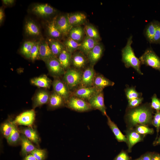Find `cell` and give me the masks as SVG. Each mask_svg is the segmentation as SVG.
<instances>
[{
  "label": "cell",
  "mask_w": 160,
  "mask_h": 160,
  "mask_svg": "<svg viewBox=\"0 0 160 160\" xmlns=\"http://www.w3.org/2000/svg\"><path fill=\"white\" fill-rule=\"evenodd\" d=\"M50 95L47 91L41 90L36 94L34 100V107H36L47 103L49 101Z\"/></svg>",
  "instance_id": "obj_23"
},
{
  "label": "cell",
  "mask_w": 160,
  "mask_h": 160,
  "mask_svg": "<svg viewBox=\"0 0 160 160\" xmlns=\"http://www.w3.org/2000/svg\"><path fill=\"white\" fill-rule=\"evenodd\" d=\"M153 113L150 104L146 103L134 108H128L125 118L130 126L139 124L146 126L152 123Z\"/></svg>",
  "instance_id": "obj_1"
},
{
  "label": "cell",
  "mask_w": 160,
  "mask_h": 160,
  "mask_svg": "<svg viewBox=\"0 0 160 160\" xmlns=\"http://www.w3.org/2000/svg\"><path fill=\"white\" fill-rule=\"evenodd\" d=\"M135 131L141 135L152 134L154 133L153 129L150 128L146 125H142L137 126Z\"/></svg>",
  "instance_id": "obj_39"
},
{
  "label": "cell",
  "mask_w": 160,
  "mask_h": 160,
  "mask_svg": "<svg viewBox=\"0 0 160 160\" xmlns=\"http://www.w3.org/2000/svg\"><path fill=\"white\" fill-rule=\"evenodd\" d=\"M159 21L153 20L148 23L145 26L143 34L147 40L152 43L155 31Z\"/></svg>",
  "instance_id": "obj_19"
},
{
  "label": "cell",
  "mask_w": 160,
  "mask_h": 160,
  "mask_svg": "<svg viewBox=\"0 0 160 160\" xmlns=\"http://www.w3.org/2000/svg\"><path fill=\"white\" fill-rule=\"evenodd\" d=\"M151 152H148L143 155L141 156L143 160H151Z\"/></svg>",
  "instance_id": "obj_47"
},
{
  "label": "cell",
  "mask_w": 160,
  "mask_h": 160,
  "mask_svg": "<svg viewBox=\"0 0 160 160\" xmlns=\"http://www.w3.org/2000/svg\"><path fill=\"white\" fill-rule=\"evenodd\" d=\"M127 136L128 146V151L130 152L133 146L136 143L142 141L143 137L136 131L132 130L128 132Z\"/></svg>",
  "instance_id": "obj_20"
},
{
  "label": "cell",
  "mask_w": 160,
  "mask_h": 160,
  "mask_svg": "<svg viewBox=\"0 0 160 160\" xmlns=\"http://www.w3.org/2000/svg\"><path fill=\"white\" fill-rule=\"evenodd\" d=\"M37 160H44L46 157V152L44 150L36 148L30 153Z\"/></svg>",
  "instance_id": "obj_41"
},
{
  "label": "cell",
  "mask_w": 160,
  "mask_h": 160,
  "mask_svg": "<svg viewBox=\"0 0 160 160\" xmlns=\"http://www.w3.org/2000/svg\"><path fill=\"white\" fill-rule=\"evenodd\" d=\"M103 45L98 42L87 55L91 65L94 66L102 57L104 51Z\"/></svg>",
  "instance_id": "obj_14"
},
{
  "label": "cell",
  "mask_w": 160,
  "mask_h": 160,
  "mask_svg": "<svg viewBox=\"0 0 160 160\" xmlns=\"http://www.w3.org/2000/svg\"><path fill=\"white\" fill-rule=\"evenodd\" d=\"M100 90L94 86L88 87H79L75 90L72 95L87 101Z\"/></svg>",
  "instance_id": "obj_10"
},
{
  "label": "cell",
  "mask_w": 160,
  "mask_h": 160,
  "mask_svg": "<svg viewBox=\"0 0 160 160\" xmlns=\"http://www.w3.org/2000/svg\"><path fill=\"white\" fill-rule=\"evenodd\" d=\"M31 82L36 86L45 88H49L51 84L50 79L45 75L33 78L31 80Z\"/></svg>",
  "instance_id": "obj_28"
},
{
  "label": "cell",
  "mask_w": 160,
  "mask_h": 160,
  "mask_svg": "<svg viewBox=\"0 0 160 160\" xmlns=\"http://www.w3.org/2000/svg\"><path fill=\"white\" fill-rule=\"evenodd\" d=\"M7 139L8 143L12 145L17 144L20 140V136L17 125L15 124L11 133Z\"/></svg>",
  "instance_id": "obj_37"
},
{
  "label": "cell",
  "mask_w": 160,
  "mask_h": 160,
  "mask_svg": "<svg viewBox=\"0 0 160 160\" xmlns=\"http://www.w3.org/2000/svg\"><path fill=\"white\" fill-rule=\"evenodd\" d=\"M151 160H160V153L156 152L152 153Z\"/></svg>",
  "instance_id": "obj_48"
},
{
  "label": "cell",
  "mask_w": 160,
  "mask_h": 160,
  "mask_svg": "<svg viewBox=\"0 0 160 160\" xmlns=\"http://www.w3.org/2000/svg\"><path fill=\"white\" fill-rule=\"evenodd\" d=\"M56 17L49 22L47 26V31L49 35L53 39H59L63 36L56 27L55 24Z\"/></svg>",
  "instance_id": "obj_30"
},
{
  "label": "cell",
  "mask_w": 160,
  "mask_h": 160,
  "mask_svg": "<svg viewBox=\"0 0 160 160\" xmlns=\"http://www.w3.org/2000/svg\"><path fill=\"white\" fill-rule=\"evenodd\" d=\"M52 84L55 92L62 97L64 100L67 101L71 96V93L64 82L59 79H56L54 81Z\"/></svg>",
  "instance_id": "obj_11"
},
{
  "label": "cell",
  "mask_w": 160,
  "mask_h": 160,
  "mask_svg": "<svg viewBox=\"0 0 160 160\" xmlns=\"http://www.w3.org/2000/svg\"><path fill=\"white\" fill-rule=\"evenodd\" d=\"M3 3L6 5H10L13 4L15 1L14 0H3Z\"/></svg>",
  "instance_id": "obj_49"
},
{
  "label": "cell",
  "mask_w": 160,
  "mask_h": 160,
  "mask_svg": "<svg viewBox=\"0 0 160 160\" xmlns=\"http://www.w3.org/2000/svg\"><path fill=\"white\" fill-rule=\"evenodd\" d=\"M21 132L31 142L38 145L39 139L36 131L32 128L28 127L21 130Z\"/></svg>",
  "instance_id": "obj_31"
},
{
  "label": "cell",
  "mask_w": 160,
  "mask_h": 160,
  "mask_svg": "<svg viewBox=\"0 0 160 160\" xmlns=\"http://www.w3.org/2000/svg\"><path fill=\"white\" fill-rule=\"evenodd\" d=\"M14 125L12 121L6 122L2 125L1 131L4 137L7 138L9 137L12 131Z\"/></svg>",
  "instance_id": "obj_38"
},
{
  "label": "cell",
  "mask_w": 160,
  "mask_h": 160,
  "mask_svg": "<svg viewBox=\"0 0 160 160\" xmlns=\"http://www.w3.org/2000/svg\"><path fill=\"white\" fill-rule=\"evenodd\" d=\"M24 160H37L32 154H30L26 156Z\"/></svg>",
  "instance_id": "obj_51"
},
{
  "label": "cell",
  "mask_w": 160,
  "mask_h": 160,
  "mask_svg": "<svg viewBox=\"0 0 160 160\" xmlns=\"http://www.w3.org/2000/svg\"><path fill=\"white\" fill-rule=\"evenodd\" d=\"M143 99L142 97L128 100L129 108H133L139 106L142 103Z\"/></svg>",
  "instance_id": "obj_44"
},
{
  "label": "cell",
  "mask_w": 160,
  "mask_h": 160,
  "mask_svg": "<svg viewBox=\"0 0 160 160\" xmlns=\"http://www.w3.org/2000/svg\"><path fill=\"white\" fill-rule=\"evenodd\" d=\"M86 63V58L81 52H76L72 56V64L76 69L79 70L83 68Z\"/></svg>",
  "instance_id": "obj_21"
},
{
  "label": "cell",
  "mask_w": 160,
  "mask_h": 160,
  "mask_svg": "<svg viewBox=\"0 0 160 160\" xmlns=\"http://www.w3.org/2000/svg\"><path fill=\"white\" fill-rule=\"evenodd\" d=\"M130 159L127 153L124 151L120 152L114 160H130Z\"/></svg>",
  "instance_id": "obj_46"
},
{
  "label": "cell",
  "mask_w": 160,
  "mask_h": 160,
  "mask_svg": "<svg viewBox=\"0 0 160 160\" xmlns=\"http://www.w3.org/2000/svg\"><path fill=\"white\" fill-rule=\"evenodd\" d=\"M143 160V158L141 156L140 157V158L137 159L135 160Z\"/></svg>",
  "instance_id": "obj_53"
},
{
  "label": "cell",
  "mask_w": 160,
  "mask_h": 160,
  "mask_svg": "<svg viewBox=\"0 0 160 160\" xmlns=\"http://www.w3.org/2000/svg\"><path fill=\"white\" fill-rule=\"evenodd\" d=\"M82 72L75 68H68L64 74L63 81L70 90L75 89L80 86Z\"/></svg>",
  "instance_id": "obj_3"
},
{
  "label": "cell",
  "mask_w": 160,
  "mask_h": 160,
  "mask_svg": "<svg viewBox=\"0 0 160 160\" xmlns=\"http://www.w3.org/2000/svg\"><path fill=\"white\" fill-rule=\"evenodd\" d=\"M64 100L62 97L55 92L50 95L49 101L51 107L57 108L63 104Z\"/></svg>",
  "instance_id": "obj_33"
},
{
  "label": "cell",
  "mask_w": 160,
  "mask_h": 160,
  "mask_svg": "<svg viewBox=\"0 0 160 160\" xmlns=\"http://www.w3.org/2000/svg\"><path fill=\"white\" fill-rule=\"evenodd\" d=\"M35 116L34 110L27 111L17 116L12 122L16 125H22L30 127L33 124Z\"/></svg>",
  "instance_id": "obj_6"
},
{
  "label": "cell",
  "mask_w": 160,
  "mask_h": 160,
  "mask_svg": "<svg viewBox=\"0 0 160 160\" xmlns=\"http://www.w3.org/2000/svg\"><path fill=\"white\" fill-rule=\"evenodd\" d=\"M48 42L53 55L57 57L65 49L63 44L55 39H49Z\"/></svg>",
  "instance_id": "obj_24"
},
{
  "label": "cell",
  "mask_w": 160,
  "mask_h": 160,
  "mask_svg": "<svg viewBox=\"0 0 160 160\" xmlns=\"http://www.w3.org/2000/svg\"><path fill=\"white\" fill-rule=\"evenodd\" d=\"M32 11L36 15L41 17H47L54 14L55 9L47 4H37L34 5Z\"/></svg>",
  "instance_id": "obj_13"
},
{
  "label": "cell",
  "mask_w": 160,
  "mask_h": 160,
  "mask_svg": "<svg viewBox=\"0 0 160 160\" xmlns=\"http://www.w3.org/2000/svg\"><path fill=\"white\" fill-rule=\"evenodd\" d=\"M26 33L28 35L36 36L40 33V29L37 25L32 20L26 21L25 26Z\"/></svg>",
  "instance_id": "obj_29"
},
{
  "label": "cell",
  "mask_w": 160,
  "mask_h": 160,
  "mask_svg": "<svg viewBox=\"0 0 160 160\" xmlns=\"http://www.w3.org/2000/svg\"><path fill=\"white\" fill-rule=\"evenodd\" d=\"M50 73L53 76L58 77L65 73V69L57 57L54 56L45 62Z\"/></svg>",
  "instance_id": "obj_8"
},
{
  "label": "cell",
  "mask_w": 160,
  "mask_h": 160,
  "mask_svg": "<svg viewBox=\"0 0 160 160\" xmlns=\"http://www.w3.org/2000/svg\"><path fill=\"white\" fill-rule=\"evenodd\" d=\"M108 124L115 135L116 139L119 142H124L127 143V139L121 132L116 125L112 121L107 115Z\"/></svg>",
  "instance_id": "obj_22"
},
{
  "label": "cell",
  "mask_w": 160,
  "mask_h": 160,
  "mask_svg": "<svg viewBox=\"0 0 160 160\" xmlns=\"http://www.w3.org/2000/svg\"><path fill=\"white\" fill-rule=\"evenodd\" d=\"M63 44L65 49L72 54L79 49L81 43L78 42L68 37L65 41Z\"/></svg>",
  "instance_id": "obj_34"
},
{
  "label": "cell",
  "mask_w": 160,
  "mask_h": 160,
  "mask_svg": "<svg viewBox=\"0 0 160 160\" xmlns=\"http://www.w3.org/2000/svg\"><path fill=\"white\" fill-rule=\"evenodd\" d=\"M84 31L86 36L98 41L101 39L99 33L96 28L91 24L86 25L84 28Z\"/></svg>",
  "instance_id": "obj_32"
},
{
  "label": "cell",
  "mask_w": 160,
  "mask_h": 160,
  "mask_svg": "<svg viewBox=\"0 0 160 160\" xmlns=\"http://www.w3.org/2000/svg\"><path fill=\"white\" fill-rule=\"evenodd\" d=\"M21 143V153L23 156L31 153L36 149L31 142L23 134L20 136Z\"/></svg>",
  "instance_id": "obj_27"
},
{
  "label": "cell",
  "mask_w": 160,
  "mask_h": 160,
  "mask_svg": "<svg viewBox=\"0 0 160 160\" xmlns=\"http://www.w3.org/2000/svg\"><path fill=\"white\" fill-rule=\"evenodd\" d=\"M132 37V35L129 36L125 46L121 50V60L126 68L132 67L139 74L142 75L143 74L140 70L141 62L136 56L131 46Z\"/></svg>",
  "instance_id": "obj_2"
},
{
  "label": "cell",
  "mask_w": 160,
  "mask_h": 160,
  "mask_svg": "<svg viewBox=\"0 0 160 160\" xmlns=\"http://www.w3.org/2000/svg\"><path fill=\"white\" fill-rule=\"evenodd\" d=\"M4 10L2 7L0 8V23H1L3 20L4 17Z\"/></svg>",
  "instance_id": "obj_50"
},
{
  "label": "cell",
  "mask_w": 160,
  "mask_h": 160,
  "mask_svg": "<svg viewBox=\"0 0 160 160\" xmlns=\"http://www.w3.org/2000/svg\"><path fill=\"white\" fill-rule=\"evenodd\" d=\"M72 54L64 49L58 57L62 66L65 70L69 68L72 64Z\"/></svg>",
  "instance_id": "obj_25"
},
{
  "label": "cell",
  "mask_w": 160,
  "mask_h": 160,
  "mask_svg": "<svg viewBox=\"0 0 160 160\" xmlns=\"http://www.w3.org/2000/svg\"><path fill=\"white\" fill-rule=\"evenodd\" d=\"M54 56L49 47L48 41H40L39 47V57L45 62Z\"/></svg>",
  "instance_id": "obj_17"
},
{
  "label": "cell",
  "mask_w": 160,
  "mask_h": 160,
  "mask_svg": "<svg viewBox=\"0 0 160 160\" xmlns=\"http://www.w3.org/2000/svg\"><path fill=\"white\" fill-rule=\"evenodd\" d=\"M36 42L31 41H25L20 49L21 53L27 58L30 59L31 52Z\"/></svg>",
  "instance_id": "obj_36"
},
{
  "label": "cell",
  "mask_w": 160,
  "mask_h": 160,
  "mask_svg": "<svg viewBox=\"0 0 160 160\" xmlns=\"http://www.w3.org/2000/svg\"><path fill=\"white\" fill-rule=\"evenodd\" d=\"M98 42L99 41L86 36L81 43L79 49L80 52L87 55Z\"/></svg>",
  "instance_id": "obj_16"
},
{
  "label": "cell",
  "mask_w": 160,
  "mask_h": 160,
  "mask_svg": "<svg viewBox=\"0 0 160 160\" xmlns=\"http://www.w3.org/2000/svg\"><path fill=\"white\" fill-rule=\"evenodd\" d=\"M114 83L101 74H96L93 82V86L100 90H103L105 87L113 86Z\"/></svg>",
  "instance_id": "obj_15"
},
{
  "label": "cell",
  "mask_w": 160,
  "mask_h": 160,
  "mask_svg": "<svg viewBox=\"0 0 160 160\" xmlns=\"http://www.w3.org/2000/svg\"><path fill=\"white\" fill-rule=\"evenodd\" d=\"M125 92L128 100L142 97V93L137 92L135 87H130L128 85H126Z\"/></svg>",
  "instance_id": "obj_35"
},
{
  "label": "cell",
  "mask_w": 160,
  "mask_h": 160,
  "mask_svg": "<svg viewBox=\"0 0 160 160\" xmlns=\"http://www.w3.org/2000/svg\"><path fill=\"white\" fill-rule=\"evenodd\" d=\"M152 123L156 128L157 133L156 140L160 129V111H156L152 119Z\"/></svg>",
  "instance_id": "obj_42"
},
{
  "label": "cell",
  "mask_w": 160,
  "mask_h": 160,
  "mask_svg": "<svg viewBox=\"0 0 160 160\" xmlns=\"http://www.w3.org/2000/svg\"><path fill=\"white\" fill-rule=\"evenodd\" d=\"M96 73L94 66L90 65L82 72L80 87H88L93 86Z\"/></svg>",
  "instance_id": "obj_12"
},
{
  "label": "cell",
  "mask_w": 160,
  "mask_h": 160,
  "mask_svg": "<svg viewBox=\"0 0 160 160\" xmlns=\"http://www.w3.org/2000/svg\"><path fill=\"white\" fill-rule=\"evenodd\" d=\"M55 24L57 28L64 36L68 34L73 27L69 22L68 14L56 17Z\"/></svg>",
  "instance_id": "obj_9"
},
{
  "label": "cell",
  "mask_w": 160,
  "mask_h": 160,
  "mask_svg": "<svg viewBox=\"0 0 160 160\" xmlns=\"http://www.w3.org/2000/svg\"><path fill=\"white\" fill-rule=\"evenodd\" d=\"M40 41L36 42L31 52L30 59L34 60L39 57V47Z\"/></svg>",
  "instance_id": "obj_40"
},
{
  "label": "cell",
  "mask_w": 160,
  "mask_h": 160,
  "mask_svg": "<svg viewBox=\"0 0 160 160\" xmlns=\"http://www.w3.org/2000/svg\"><path fill=\"white\" fill-rule=\"evenodd\" d=\"M153 145H160V136L153 142Z\"/></svg>",
  "instance_id": "obj_52"
},
{
  "label": "cell",
  "mask_w": 160,
  "mask_h": 160,
  "mask_svg": "<svg viewBox=\"0 0 160 160\" xmlns=\"http://www.w3.org/2000/svg\"><path fill=\"white\" fill-rule=\"evenodd\" d=\"M155 44H160V22L158 24L155 32L153 39L152 43Z\"/></svg>",
  "instance_id": "obj_45"
},
{
  "label": "cell",
  "mask_w": 160,
  "mask_h": 160,
  "mask_svg": "<svg viewBox=\"0 0 160 160\" xmlns=\"http://www.w3.org/2000/svg\"><path fill=\"white\" fill-rule=\"evenodd\" d=\"M139 59L141 65L151 67L160 72V57L151 47L147 48Z\"/></svg>",
  "instance_id": "obj_4"
},
{
  "label": "cell",
  "mask_w": 160,
  "mask_h": 160,
  "mask_svg": "<svg viewBox=\"0 0 160 160\" xmlns=\"http://www.w3.org/2000/svg\"><path fill=\"white\" fill-rule=\"evenodd\" d=\"M69 22L73 26H80L85 23L86 16L84 13L80 12L68 14Z\"/></svg>",
  "instance_id": "obj_18"
},
{
  "label": "cell",
  "mask_w": 160,
  "mask_h": 160,
  "mask_svg": "<svg viewBox=\"0 0 160 160\" xmlns=\"http://www.w3.org/2000/svg\"><path fill=\"white\" fill-rule=\"evenodd\" d=\"M92 108L98 109L105 116L107 114L104 102L103 90H100L92 97L88 101Z\"/></svg>",
  "instance_id": "obj_7"
},
{
  "label": "cell",
  "mask_w": 160,
  "mask_h": 160,
  "mask_svg": "<svg viewBox=\"0 0 160 160\" xmlns=\"http://www.w3.org/2000/svg\"><path fill=\"white\" fill-rule=\"evenodd\" d=\"M84 30L81 26H73L69 33V37L80 43L83 40Z\"/></svg>",
  "instance_id": "obj_26"
},
{
  "label": "cell",
  "mask_w": 160,
  "mask_h": 160,
  "mask_svg": "<svg viewBox=\"0 0 160 160\" xmlns=\"http://www.w3.org/2000/svg\"><path fill=\"white\" fill-rule=\"evenodd\" d=\"M151 106L152 109L156 111H160V99L158 98L157 95L155 94L151 97Z\"/></svg>",
  "instance_id": "obj_43"
},
{
  "label": "cell",
  "mask_w": 160,
  "mask_h": 160,
  "mask_svg": "<svg viewBox=\"0 0 160 160\" xmlns=\"http://www.w3.org/2000/svg\"><path fill=\"white\" fill-rule=\"evenodd\" d=\"M67 102L69 108L77 111H86L92 109L88 101L72 95L70 96Z\"/></svg>",
  "instance_id": "obj_5"
}]
</instances>
